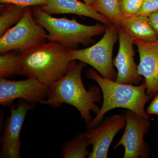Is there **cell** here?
Returning a JSON list of instances; mask_svg holds the SVG:
<instances>
[{
  "label": "cell",
  "mask_w": 158,
  "mask_h": 158,
  "mask_svg": "<svg viewBox=\"0 0 158 158\" xmlns=\"http://www.w3.org/2000/svg\"><path fill=\"white\" fill-rule=\"evenodd\" d=\"M87 64L73 60L67 73L59 81L49 87L46 98L40 104L48 105L52 107L61 106L63 104L73 106L81 115V118L87 125L92 118L90 112L97 115L100 108L96 103L102 100L99 86H91L85 88L82 79V71Z\"/></svg>",
  "instance_id": "obj_1"
},
{
  "label": "cell",
  "mask_w": 158,
  "mask_h": 158,
  "mask_svg": "<svg viewBox=\"0 0 158 158\" xmlns=\"http://www.w3.org/2000/svg\"><path fill=\"white\" fill-rule=\"evenodd\" d=\"M72 61L70 49L55 42L44 43L21 54L18 75L49 87L65 75Z\"/></svg>",
  "instance_id": "obj_2"
},
{
  "label": "cell",
  "mask_w": 158,
  "mask_h": 158,
  "mask_svg": "<svg viewBox=\"0 0 158 158\" xmlns=\"http://www.w3.org/2000/svg\"><path fill=\"white\" fill-rule=\"evenodd\" d=\"M88 78L97 82L102 94V103L99 112L87 125V129L93 128L102 120L106 113L116 108H124L149 119L144 107L152 98L146 92V85L143 80L141 85L122 84L102 77L94 69L86 71Z\"/></svg>",
  "instance_id": "obj_3"
},
{
  "label": "cell",
  "mask_w": 158,
  "mask_h": 158,
  "mask_svg": "<svg viewBox=\"0 0 158 158\" xmlns=\"http://www.w3.org/2000/svg\"><path fill=\"white\" fill-rule=\"evenodd\" d=\"M34 14L36 22L48 32V40L70 50L77 49L80 44L87 46L93 43V37L104 34L106 28L104 24L88 26L75 19L54 17L38 6L34 8Z\"/></svg>",
  "instance_id": "obj_4"
},
{
  "label": "cell",
  "mask_w": 158,
  "mask_h": 158,
  "mask_svg": "<svg viewBox=\"0 0 158 158\" xmlns=\"http://www.w3.org/2000/svg\"><path fill=\"white\" fill-rule=\"evenodd\" d=\"M118 40V27L113 24L109 25L100 40L92 46L70 50L72 60L90 65L102 77L116 81L117 73L113 67V53L114 44Z\"/></svg>",
  "instance_id": "obj_5"
},
{
  "label": "cell",
  "mask_w": 158,
  "mask_h": 158,
  "mask_svg": "<svg viewBox=\"0 0 158 158\" xmlns=\"http://www.w3.org/2000/svg\"><path fill=\"white\" fill-rule=\"evenodd\" d=\"M47 40V31L34 19L32 11L28 7L21 19L1 36L0 53L18 50L22 54Z\"/></svg>",
  "instance_id": "obj_6"
},
{
  "label": "cell",
  "mask_w": 158,
  "mask_h": 158,
  "mask_svg": "<svg viewBox=\"0 0 158 158\" xmlns=\"http://www.w3.org/2000/svg\"><path fill=\"white\" fill-rule=\"evenodd\" d=\"M126 119L124 133L113 148H124L123 158H148L150 155L149 145L144 140L148 132L149 119L128 110L124 114Z\"/></svg>",
  "instance_id": "obj_7"
},
{
  "label": "cell",
  "mask_w": 158,
  "mask_h": 158,
  "mask_svg": "<svg viewBox=\"0 0 158 158\" xmlns=\"http://www.w3.org/2000/svg\"><path fill=\"white\" fill-rule=\"evenodd\" d=\"M49 87L35 79L19 81L0 79V104L9 106L16 99H23L27 102L40 104L47 97Z\"/></svg>",
  "instance_id": "obj_8"
},
{
  "label": "cell",
  "mask_w": 158,
  "mask_h": 158,
  "mask_svg": "<svg viewBox=\"0 0 158 158\" xmlns=\"http://www.w3.org/2000/svg\"><path fill=\"white\" fill-rule=\"evenodd\" d=\"M34 106L35 104L21 102L16 106L11 107L1 139L0 158H20L21 130L27 113Z\"/></svg>",
  "instance_id": "obj_9"
},
{
  "label": "cell",
  "mask_w": 158,
  "mask_h": 158,
  "mask_svg": "<svg viewBox=\"0 0 158 158\" xmlns=\"http://www.w3.org/2000/svg\"><path fill=\"white\" fill-rule=\"evenodd\" d=\"M126 119L123 114L108 116L93 128L85 132L92 145L88 158H107L109 148L117 133L125 127Z\"/></svg>",
  "instance_id": "obj_10"
},
{
  "label": "cell",
  "mask_w": 158,
  "mask_h": 158,
  "mask_svg": "<svg viewBox=\"0 0 158 158\" xmlns=\"http://www.w3.org/2000/svg\"><path fill=\"white\" fill-rule=\"evenodd\" d=\"M119 48L113 60L117 70L116 81L122 84L138 85L143 81L138 73V65L134 59V40L120 27H118Z\"/></svg>",
  "instance_id": "obj_11"
},
{
  "label": "cell",
  "mask_w": 158,
  "mask_h": 158,
  "mask_svg": "<svg viewBox=\"0 0 158 158\" xmlns=\"http://www.w3.org/2000/svg\"><path fill=\"white\" fill-rule=\"evenodd\" d=\"M134 43L140 59L138 73L144 77L146 93L152 98L158 92V40L152 42L134 40Z\"/></svg>",
  "instance_id": "obj_12"
},
{
  "label": "cell",
  "mask_w": 158,
  "mask_h": 158,
  "mask_svg": "<svg viewBox=\"0 0 158 158\" xmlns=\"http://www.w3.org/2000/svg\"><path fill=\"white\" fill-rule=\"evenodd\" d=\"M38 7L50 15L73 14L91 18L106 26L113 24L106 17L95 11L92 6L78 0H48L45 5Z\"/></svg>",
  "instance_id": "obj_13"
},
{
  "label": "cell",
  "mask_w": 158,
  "mask_h": 158,
  "mask_svg": "<svg viewBox=\"0 0 158 158\" xmlns=\"http://www.w3.org/2000/svg\"><path fill=\"white\" fill-rule=\"evenodd\" d=\"M118 27L123 29L134 40L144 42L158 40L148 16L138 14L123 16Z\"/></svg>",
  "instance_id": "obj_14"
},
{
  "label": "cell",
  "mask_w": 158,
  "mask_h": 158,
  "mask_svg": "<svg viewBox=\"0 0 158 158\" xmlns=\"http://www.w3.org/2000/svg\"><path fill=\"white\" fill-rule=\"evenodd\" d=\"M90 145L85 132L80 133L63 144L61 156L63 158L88 157L91 152L88 148Z\"/></svg>",
  "instance_id": "obj_15"
},
{
  "label": "cell",
  "mask_w": 158,
  "mask_h": 158,
  "mask_svg": "<svg viewBox=\"0 0 158 158\" xmlns=\"http://www.w3.org/2000/svg\"><path fill=\"white\" fill-rule=\"evenodd\" d=\"M0 15V36H2L11 26L16 24L21 19L28 7L6 4L1 6Z\"/></svg>",
  "instance_id": "obj_16"
},
{
  "label": "cell",
  "mask_w": 158,
  "mask_h": 158,
  "mask_svg": "<svg viewBox=\"0 0 158 158\" xmlns=\"http://www.w3.org/2000/svg\"><path fill=\"white\" fill-rule=\"evenodd\" d=\"M92 8L108 19L117 27L123 15L119 8L118 0H96Z\"/></svg>",
  "instance_id": "obj_17"
},
{
  "label": "cell",
  "mask_w": 158,
  "mask_h": 158,
  "mask_svg": "<svg viewBox=\"0 0 158 158\" xmlns=\"http://www.w3.org/2000/svg\"><path fill=\"white\" fill-rule=\"evenodd\" d=\"M21 54L6 52L0 56V77L7 78L18 75Z\"/></svg>",
  "instance_id": "obj_18"
},
{
  "label": "cell",
  "mask_w": 158,
  "mask_h": 158,
  "mask_svg": "<svg viewBox=\"0 0 158 158\" xmlns=\"http://www.w3.org/2000/svg\"><path fill=\"white\" fill-rule=\"evenodd\" d=\"M144 0H118L119 8L123 16L138 14Z\"/></svg>",
  "instance_id": "obj_19"
},
{
  "label": "cell",
  "mask_w": 158,
  "mask_h": 158,
  "mask_svg": "<svg viewBox=\"0 0 158 158\" xmlns=\"http://www.w3.org/2000/svg\"><path fill=\"white\" fill-rule=\"evenodd\" d=\"M48 0H0L1 4H14L23 7L40 6L45 5Z\"/></svg>",
  "instance_id": "obj_20"
},
{
  "label": "cell",
  "mask_w": 158,
  "mask_h": 158,
  "mask_svg": "<svg viewBox=\"0 0 158 158\" xmlns=\"http://www.w3.org/2000/svg\"><path fill=\"white\" fill-rule=\"evenodd\" d=\"M158 11V0H144L138 15L148 16Z\"/></svg>",
  "instance_id": "obj_21"
},
{
  "label": "cell",
  "mask_w": 158,
  "mask_h": 158,
  "mask_svg": "<svg viewBox=\"0 0 158 158\" xmlns=\"http://www.w3.org/2000/svg\"><path fill=\"white\" fill-rule=\"evenodd\" d=\"M145 111L148 115L152 114L158 116V92L155 95Z\"/></svg>",
  "instance_id": "obj_22"
},
{
  "label": "cell",
  "mask_w": 158,
  "mask_h": 158,
  "mask_svg": "<svg viewBox=\"0 0 158 158\" xmlns=\"http://www.w3.org/2000/svg\"><path fill=\"white\" fill-rule=\"evenodd\" d=\"M150 22L158 38V11L154 12L149 16Z\"/></svg>",
  "instance_id": "obj_23"
},
{
  "label": "cell",
  "mask_w": 158,
  "mask_h": 158,
  "mask_svg": "<svg viewBox=\"0 0 158 158\" xmlns=\"http://www.w3.org/2000/svg\"><path fill=\"white\" fill-rule=\"evenodd\" d=\"M83 1L88 6H92L96 2V0H83Z\"/></svg>",
  "instance_id": "obj_24"
}]
</instances>
